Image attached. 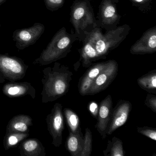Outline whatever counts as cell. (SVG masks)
Returning <instances> with one entry per match:
<instances>
[{
  "label": "cell",
  "instance_id": "cell-1",
  "mask_svg": "<svg viewBox=\"0 0 156 156\" xmlns=\"http://www.w3.org/2000/svg\"><path fill=\"white\" fill-rule=\"evenodd\" d=\"M43 73V103L54 102L67 94L73 76L68 66L55 62L52 67L44 69Z\"/></svg>",
  "mask_w": 156,
  "mask_h": 156
},
{
  "label": "cell",
  "instance_id": "cell-2",
  "mask_svg": "<svg viewBox=\"0 0 156 156\" xmlns=\"http://www.w3.org/2000/svg\"><path fill=\"white\" fill-rule=\"evenodd\" d=\"M76 40L75 33H69L65 27H62L54 35L40 56L34 60V64L48 65L65 58L71 51L73 44Z\"/></svg>",
  "mask_w": 156,
  "mask_h": 156
},
{
  "label": "cell",
  "instance_id": "cell-3",
  "mask_svg": "<svg viewBox=\"0 0 156 156\" xmlns=\"http://www.w3.org/2000/svg\"><path fill=\"white\" fill-rule=\"evenodd\" d=\"M70 21L80 42L84 40L87 34L98 28L90 0H75L71 7Z\"/></svg>",
  "mask_w": 156,
  "mask_h": 156
},
{
  "label": "cell",
  "instance_id": "cell-4",
  "mask_svg": "<svg viewBox=\"0 0 156 156\" xmlns=\"http://www.w3.org/2000/svg\"><path fill=\"white\" fill-rule=\"evenodd\" d=\"M130 30L129 25L124 24L118 26L115 30L106 31L104 34L102 29L97 28L95 48L101 59H105L111 51L117 48L126 39Z\"/></svg>",
  "mask_w": 156,
  "mask_h": 156
},
{
  "label": "cell",
  "instance_id": "cell-5",
  "mask_svg": "<svg viewBox=\"0 0 156 156\" xmlns=\"http://www.w3.org/2000/svg\"><path fill=\"white\" fill-rule=\"evenodd\" d=\"M29 66L17 56L0 54V74L10 82H16L26 75Z\"/></svg>",
  "mask_w": 156,
  "mask_h": 156
},
{
  "label": "cell",
  "instance_id": "cell-6",
  "mask_svg": "<svg viewBox=\"0 0 156 156\" xmlns=\"http://www.w3.org/2000/svg\"><path fill=\"white\" fill-rule=\"evenodd\" d=\"M117 4L112 0H102L97 17L98 28L106 31L115 30L120 22L121 16L117 9Z\"/></svg>",
  "mask_w": 156,
  "mask_h": 156
},
{
  "label": "cell",
  "instance_id": "cell-7",
  "mask_svg": "<svg viewBox=\"0 0 156 156\" xmlns=\"http://www.w3.org/2000/svg\"><path fill=\"white\" fill-rule=\"evenodd\" d=\"M48 131L52 138V144L58 147L62 142L63 132L64 129V118L62 111V105L55 103L51 113L46 119Z\"/></svg>",
  "mask_w": 156,
  "mask_h": 156
},
{
  "label": "cell",
  "instance_id": "cell-8",
  "mask_svg": "<svg viewBox=\"0 0 156 156\" xmlns=\"http://www.w3.org/2000/svg\"><path fill=\"white\" fill-rule=\"evenodd\" d=\"M45 31V26L40 23H35L32 26L14 31L12 39L19 50H23L34 45Z\"/></svg>",
  "mask_w": 156,
  "mask_h": 156
},
{
  "label": "cell",
  "instance_id": "cell-9",
  "mask_svg": "<svg viewBox=\"0 0 156 156\" xmlns=\"http://www.w3.org/2000/svg\"><path fill=\"white\" fill-rule=\"evenodd\" d=\"M118 69V64L116 61H108L107 65L93 82L87 95L96 94L106 89L116 77Z\"/></svg>",
  "mask_w": 156,
  "mask_h": 156
},
{
  "label": "cell",
  "instance_id": "cell-10",
  "mask_svg": "<svg viewBox=\"0 0 156 156\" xmlns=\"http://www.w3.org/2000/svg\"><path fill=\"white\" fill-rule=\"evenodd\" d=\"M132 55H143L156 52V26L146 30L129 49Z\"/></svg>",
  "mask_w": 156,
  "mask_h": 156
},
{
  "label": "cell",
  "instance_id": "cell-11",
  "mask_svg": "<svg viewBox=\"0 0 156 156\" xmlns=\"http://www.w3.org/2000/svg\"><path fill=\"white\" fill-rule=\"evenodd\" d=\"M131 109L132 105L129 101L124 100L119 101L115 108L112 109L107 135H111L126 123Z\"/></svg>",
  "mask_w": 156,
  "mask_h": 156
},
{
  "label": "cell",
  "instance_id": "cell-12",
  "mask_svg": "<svg viewBox=\"0 0 156 156\" xmlns=\"http://www.w3.org/2000/svg\"><path fill=\"white\" fill-rule=\"evenodd\" d=\"M97 29L87 34L84 40L83 41V46L78 50L80 54V61L84 68H88L93 65V62L101 59L95 48V42L96 36Z\"/></svg>",
  "mask_w": 156,
  "mask_h": 156
},
{
  "label": "cell",
  "instance_id": "cell-13",
  "mask_svg": "<svg viewBox=\"0 0 156 156\" xmlns=\"http://www.w3.org/2000/svg\"><path fill=\"white\" fill-rule=\"evenodd\" d=\"M97 123L95 127L103 140L107 136V131L110 122L113 109L112 97L108 95L99 104Z\"/></svg>",
  "mask_w": 156,
  "mask_h": 156
},
{
  "label": "cell",
  "instance_id": "cell-14",
  "mask_svg": "<svg viewBox=\"0 0 156 156\" xmlns=\"http://www.w3.org/2000/svg\"><path fill=\"white\" fill-rule=\"evenodd\" d=\"M3 94L9 98H17L30 96L33 99L36 97V90L31 83L24 82H10L5 84L2 89Z\"/></svg>",
  "mask_w": 156,
  "mask_h": 156
},
{
  "label": "cell",
  "instance_id": "cell-15",
  "mask_svg": "<svg viewBox=\"0 0 156 156\" xmlns=\"http://www.w3.org/2000/svg\"><path fill=\"white\" fill-rule=\"evenodd\" d=\"M108 61L92 65L79 79L78 87L82 96L87 95L90 87L100 72L107 65Z\"/></svg>",
  "mask_w": 156,
  "mask_h": 156
},
{
  "label": "cell",
  "instance_id": "cell-16",
  "mask_svg": "<svg viewBox=\"0 0 156 156\" xmlns=\"http://www.w3.org/2000/svg\"><path fill=\"white\" fill-rule=\"evenodd\" d=\"M21 156H45L46 151L42 142L35 138L24 140L20 146Z\"/></svg>",
  "mask_w": 156,
  "mask_h": 156
},
{
  "label": "cell",
  "instance_id": "cell-17",
  "mask_svg": "<svg viewBox=\"0 0 156 156\" xmlns=\"http://www.w3.org/2000/svg\"><path fill=\"white\" fill-rule=\"evenodd\" d=\"M33 125L32 118L28 115H18L10 120L6 128V132L29 133L30 127Z\"/></svg>",
  "mask_w": 156,
  "mask_h": 156
},
{
  "label": "cell",
  "instance_id": "cell-18",
  "mask_svg": "<svg viewBox=\"0 0 156 156\" xmlns=\"http://www.w3.org/2000/svg\"><path fill=\"white\" fill-rule=\"evenodd\" d=\"M84 144V136L82 130L76 133L69 131L66 142V147L72 156H81Z\"/></svg>",
  "mask_w": 156,
  "mask_h": 156
},
{
  "label": "cell",
  "instance_id": "cell-19",
  "mask_svg": "<svg viewBox=\"0 0 156 156\" xmlns=\"http://www.w3.org/2000/svg\"><path fill=\"white\" fill-rule=\"evenodd\" d=\"M138 84L149 94H156V70H152L137 80Z\"/></svg>",
  "mask_w": 156,
  "mask_h": 156
},
{
  "label": "cell",
  "instance_id": "cell-20",
  "mask_svg": "<svg viewBox=\"0 0 156 156\" xmlns=\"http://www.w3.org/2000/svg\"><path fill=\"white\" fill-rule=\"evenodd\" d=\"M30 136L29 133L20 132H6L3 139V147L5 150L15 147L23 140L26 139Z\"/></svg>",
  "mask_w": 156,
  "mask_h": 156
},
{
  "label": "cell",
  "instance_id": "cell-21",
  "mask_svg": "<svg viewBox=\"0 0 156 156\" xmlns=\"http://www.w3.org/2000/svg\"><path fill=\"white\" fill-rule=\"evenodd\" d=\"M105 156H124L125 151L123 143L120 139L114 136L111 140H108L105 150L103 151Z\"/></svg>",
  "mask_w": 156,
  "mask_h": 156
},
{
  "label": "cell",
  "instance_id": "cell-22",
  "mask_svg": "<svg viewBox=\"0 0 156 156\" xmlns=\"http://www.w3.org/2000/svg\"><path fill=\"white\" fill-rule=\"evenodd\" d=\"M63 112L69 131L76 133L81 130L80 119L77 114L69 108H64Z\"/></svg>",
  "mask_w": 156,
  "mask_h": 156
},
{
  "label": "cell",
  "instance_id": "cell-23",
  "mask_svg": "<svg viewBox=\"0 0 156 156\" xmlns=\"http://www.w3.org/2000/svg\"><path fill=\"white\" fill-rule=\"evenodd\" d=\"M92 134L88 128L85 129V133L84 136V144L83 151L81 156H90L92 151Z\"/></svg>",
  "mask_w": 156,
  "mask_h": 156
},
{
  "label": "cell",
  "instance_id": "cell-24",
  "mask_svg": "<svg viewBox=\"0 0 156 156\" xmlns=\"http://www.w3.org/2000/svg\"><path fill=\"white\" fill-rule=\"evenodd\" d=\"M132 5L143 13H148L152 8V0H129Z\"/></svg>",
  "mask_w": 156,
  "mask_h": 156
},
{
  "label": "cell",
  "instance_id": "cell-25",
  "mask_svg": "<svg viewBox=\"0 0 156 156\" xmlns=\"http://www.w3.org/2000/svg\"><path fill=\"white\" fill-rule=\"evenodd\" d=\"M137 131L140 134L156 141V129L148 126L138 127Z\"/></svg>",
  "mask_w": 156,
  "mask_h": 156
},
{
  "label": "cell",
  "instance_id": "cell-26",
  "mask_svg": "<svg viewBox=\"0 0 156 156\" xmlns=\"http://www.w3.org/2000/svg\"><path fill=\"white\" fill-rule=\"evenodd\" d=\"M46 9L51 12L56 11L64 6L65 0H44Z\"/></svg>",
  "mask_w": 156,
  "mask_h": 156
},
{
  "label": "cell",
  "instance_id": "cell-27",
  "mask_svg": "<svg viewBox=\"0 0 156 156\" xmlns=\"http://www.w3.org/2000/svg\"><path fill=\"white\" fill-rule=\"evenodd\" d=\"M145 105L156 113V96L152 94H148L145 100Z\"/></svg>",
  "mask_w": 156,
  "mask_h": 156
},
{
  "label": "cell",
  "instance_id": "cell-28",
  "mask_svg": "<svg viewBox=\"0 0 156 156\" xmlns=\"http://www.w3.org/2000/svg\"><path fill=\"white\" fill-rule=\"evenodd\" d=\"M99 106L95 102H91L88 105V109L93 116L97 118Z\"/></svg>",
  "mask_w": 156,
  "mask_h": 156
},
{
  "label": "cell",
  "instance_id": "cell-29",
  "mask_svg": "<svg viewBox=\"0 0 156 156\" xmlns=\"http://www.w3.org/2000/svg\"><path fill=\"white\" fill-rule=\"evenodd\" d=\"M5 82V79L2 77V76L0 74V83H2Z\"/></svg>",
  "mask_w": 156,
  "mask_h": 156
},
{
  "label": "cell",
  "instance_id": "cell-30",
  "mask_svg": "<svg viewBox=\"0 0 156 156\" xmlns=\"http://www.w3.org/2000/svg\"><path fill=\"white\" fill-rule=\"evenodd\" d=\"M7 1H8V0H0V6L5 3Z\"/></svg>",
  "mask_w": 156,
  "mask_h": 156
},
{
  "label": "cell",
  "instance_id": "cell-31",
  "mask_svg": "<svg viewBox=\"0 0 156 156\" xmlns=\"http://www.w3.org/2000/svg\"><path fill=\"white\" fill-rule=\"evenodd\" d=\"M113 2H114L115 3H118L119 2V0H112Z\"/></svg>",
  "mask_w": 156,
  "mask_h": 156
},
{
  "label": "cell",
  "instance_id": "cell-32",
  "mask_svg": "<svg viewBox=\"0 0 156 156\" xmlns=\"http://www.w3.org/2000/svg\"><path fill=\"white\" fill-rule=\"evenodd\" d=\"M1 24L0 23V28H1Z\"/></svg>",
  "mask_w": 156,
  "mask_h": 156
}]
</instances>
